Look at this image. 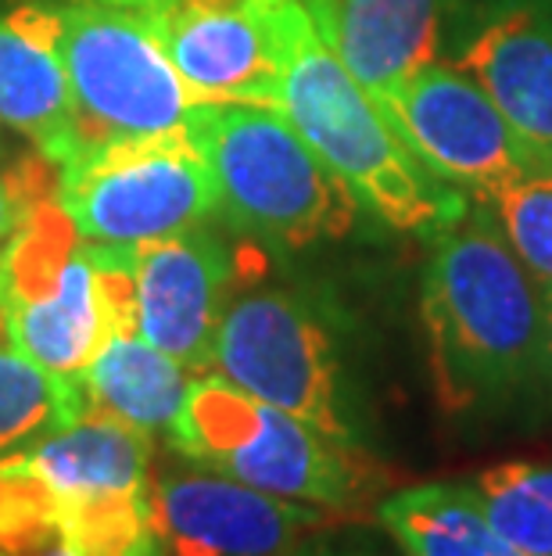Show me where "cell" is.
I'll list each match as a JSON object with an SVG mask.
<instances>
[{"instance_id":"6da1fadb","label":"cell","mask_w":552,"mask_h":556,"mask_svg":"<svg viewBox=\"0 0 552 556\" xmlns=\"http://www.w3.org/2000/svg\"><path fill=\"white\" fill-rule=\"evenodd\" d=\"M420 313L449 413L506 402L545 374L549 299L488 212L466 208L431 238Z\"/></svg>"},{"instance_id":"7a4b0ae2","label":"cell","mask_w":552,"mask_h":556,"mask_svg":"<svg viewBox=\"0 0 552 556\" xmlns=\"http://www.w3.org/2000/svg\"><path fill=\"white\" fill-rule=\"evenodd\" d=\"M280 47L284 68L277 109L326 169L359 198V205H367L391 230L427 238L466 216L470 205L460 187L434 176L409 151L377 101L320 37L301 0H284Z\"/></svg>"},{"instance_id":"3957f363","label":"cell","mask_w":552,"mask_h":556,"mask_svg":"<svg viewBox=\"0 0 552 556\" xmlns=\"http://www.w3.org/2000/svg\"><path fill=\"white\" fill-rule=\"evenodd\" d=\"M191 137L213 169L219 212L280 248H305L351 230L359 198L269 104H197Z\"/></svg>"},{"instance_id":"277c9868","label":"cell","mask_w":552,"mask_h":556,"mask_svg":"<svg viewBox=\"0 0 552 556\" xmlns=\"http://www.w3.org/2000/svg\"><path fill=\"white\" fill-rule=\"evenodd\" d=\"M169 445L191 464L323 510H351L373 484L359 445L316 431L216 370L194 377Z\"/></svg>"},{"instance_id":"5b68a950","label":"cell","mask_w":552,"mask_h":556,"mask_svg":"<svg viewBox=\"0 0 552 556\" xmlns=\"http://www.w3.org/2000/svg\"><path fill=\"white\" fill-rule=\"evenodd\" d=\"M62 65L73 90L79 151L108 140L183 134L197 98L140 8L62 0Z\"/></svg>"},{"instance_id":"8992f818","label":"cell","mask_w":552,"mask_h":556,"mask_svg":"<svg viewBox=\"0 0 552 556\" xmlns=\"http://www.w3.org/2000/svg\"><path fill=\"white\" fill-rule=\"evenodd\" d=\"M213 370L316 431L359 445L334 330L301 294L280 288L233 294L216 334Z\"/></svg>"},{"instance_id":"52a82bcc","label":"cell","mask_w":552,"mask_h":556,"mask_svg":"<svg viewBox=\"0 0 552 556\" xmlns=\"http://www.w3.org/2000/svg\"><path fill=\"white\" fill-rule=\"evenodd\" d=\"M62 208L87 241L144 244L202 227L219 212L213 169L191 137H129L62 165Z\"/></svg>"},{"instance_id":"ba28073f","label":"cell","mask_w":552,"mask_h":556,"mask_svg":"<svg viewBox=\"0 0 552 556\" xmlns=\"http://www.w3.org/2000/svg\"><path fill=\"white\" fill-rule=\"evenodd\" d=\"M381 112L434 176L485 201L538 169L506 115L460 65H424L387 93Z\"/></svg>"},{"instance_id":"9c48e42d","label":"cell","mask_w":552,"mask_h":556,"mask_svg":"<svg viewBox=\"0 0 552 556\" xmlns=\"http://www.w3.org/2000/svg\"><path fill=\"white\" fill-rule=\"evenodd\" d=\"M326 514L191 459L151 478V525L162 556H291L309 531L326 525Z\"/></svg>"},{"instance_id":"30bf717a","label":"cell","mask_w":552,"mask_h":556,"mask_svg":"<svg viewBox=\"0 0 552 556\" xmlns=\"http://www.w3.org/2000/svg\"><path fill=\"white\" fill-rule=\"evenodd\" d=\"M140 11L197 104L277 109L284 0H158Z\"/></svg>"},{"instance_id":"8fae6325","label":"cell","mask_w":552,"mask_h":556,"mask_svg":"<svg viewBox=\"0 0 552 556\" xmlns=\"http://www.w3.org/2000/svg\"><path fill=\"white\" fill-rule=\"evenodd\" d=\"M137 283V327L151 345L213 374L216 334L233 299V252L219 233L194 227L172 238L129 244Z\"/></svg>"},{"instance_id":"7c38bea8","label":"cell","mask_w":552,"mask_h":556,"mask_svg":"<svg viewBox=\"0 0 552 556\" xmlns=\"http://www.w3.org/2000/svg\"><path fill=\"white\" fill-rule=\"evenodd\" d=\"M57 37V0H26L0 11V123L29 137L62 169L79 151V129Z\"/></svg>"},{"instance_id":"4fadbf2b","label":"cell","mask_w":552,"mask_h":556,"mask_svg":"<svg viewBox=\"0 0 552 556\" xmlns=\"http://www.w3.org/2000/svg\"><path fill=\"white\" fill-rule=\"evenodd\" d=\"M320 37L377 101L438 62L441 22L452 0H301Z\"/></svg>"},{"instance_id":"5bb4252c","label":"cell","mask_w":552,"mask_h":556,"mask_svg":"<svg viewBox=\"0 0 552 556\" xmlns=\"http://www.w3.org/2000/svg\"><path fill=\"white\" fill-rule=\"evenodd\" d=\"M538 169H552V15L538 4H513L477 29L460 54Z\"/></svg>"},{"instance_id":"9a60e30c","label":"cell","mask_w":552,"mask_h":556,"mask_svg":"<svg viewBox=\"0 0 552 556\" xmlns=\"http://www.w3.org/2000/svg\"><path fill=\"white\" fill-rule=\"evenodd\" d=\"M22 456L57 492L65 517L151 500V434L108 413L90 409Z\"/></svg>"},{"instance_id":"2e32d148","label":"cell","mask_w":552,"mask_h":556,"mask_svg":"<svg viewBox=\"0 0 552 556\" xmlns=\"http://www.w3.org/2000/svg\"><path fill=\"white\" fill-rule=\"evenodd\" d=\"M4 319L11 349L62 381H84L90 363L115 338V313L93 244L84 241L76 248L47 299L8 309Z\"/></svg>"},{"instance_id":"e0dca14e","label":"cell","mask_w":552,"mask_h":556,"mask_svg":"<svg viewBox=\"0 0 552 556\" xmlns=\"http://www.w3.org/2000/svg\"><path fill=\"white\" fill-rule=\"evenodd\" d=\"M191 366L155 349L144 334H115L84 374L90 409L147 434H169L194 384Z\"/></svg>"},{"instance_id":"ac0fdd59","label":"cell","mask_w":552,"mask_h":556,"mask_svg":"<svg viewBox=\"0 0 552 556\" xmlns=\"http://www.w3.org/2000/svg\"><path fill=\"white\" fill-rule=\"evenodd\" d=\"M406 556H531L491 525L470 481H427L377 506Z\"/></svg>"},{"instance_id":"d6986e66","label":"cell","mask_w":552,"mask_h":556,"mask_svg":"<svg viewBox=\"0 0 552 556\" xmlns=\"http://www.w3.org/2000/svg\"><path fill=\"white\" fill-rule=\"evenodd\" d=\"M87 413L84 381H62L11 345H0V459L43 442Z\"/></svg>"},{"instance_id":"ffe728a7","label":"cell","mask_w":552,"mask_h":556,"mask_svg":"<svg viewBox=\"0 0 552 556\" xmlns=\"http://www.w3.org/2000/svg\"><path fill=\"white\" fill-rule=\"evenodd\" d=\"M502 535L531 556H552V464L488 467L470 481Z\"/></svg>"},{"instance_id":"44dd1931","label":"cell","mask_w":552,"mask_h":556,"mask_svg":"<svg viewBox=\"0 0 552 556\" xmlns=\"http://www.w3.org/2000/svg\"><path fill=\"white\" fill-rule=\"evenodd\" d=\"M65 549L57 492L26 456L0 459V556H51Z\"/></svg>"},{"instance_id":"7402d4cb","label":"cell","mask_w":552,"mask_h":556,"mask_svg":"<svg viewBox=\"0 0 552 556\" xmlns=\"http://www.w3.org/2000/svg\"><path fill=\"white\" fill-rule=\"evenodd\" d=\"M516 258L552 299V169H531L488 198Z\"/></svg>"},{"instance_id":"603a6c76","label":"cell","mask_w":552,"mask_h":556,"mask_svg":"<svg viewBox=\"0 0 552 556\" xmlns=\"http://www.w3.org/2000/svg\"><path fill=\"white\" fill-rule=\"evenodd\" d=\"M18 219H22L18 198H15V191H11V184H8V180H0V248H4L11 233H15Z\"/></svg>"},{"instance_id":"cb8c5ba5","label":"cell","mask_w":552,"mask_h":556,"mask_svg":"<svg viewBox=\"0 0 552 556\" xmlns=\"http://www.w3.org/2000/svg\"><path fill=\"white\" fill-rule=\"evenodd\" d=\"M291 556H356V553H337V549H295Z\"/></svg>"},{"instance_id":"d4e9b609","label":"cell","mask_w":552,"mask_h":556,"mask_svg":"<svg viewBox=\"0 0 552 556\" xmlns=\"http://www.w3.org/2000/svg\"><path fill=\"white\" fill-rule=\"evenodd\" d=\"M545 374L552 377V299H549V345H545Z\"/></svg>"},{"instance_id":"484cf974","label":"cell","mask_w":552,"mask_h":556,"mask_svg":"<svg viewBox=\"0 0 552 556\" xmlns=\"http://www.w3.org/2000/svg\"><path fill=\"white\" fill-rule=\"evenodd\" d=\"M101 4H123V8H151L158 0H101Z\"/></svg>"},{"instance_id":"4316f807","label":"cell","mask_w":552,"mask_h":556,"mask_svg":"<svg viewBox=\"0 0 552 556\" xmlns=\"http://www.w3.org/2000/svg\"><path fill=\"white\" fill-rule=\"evenodd\" d=\"M51 556H73V553H68V549H57V553H51Z\"/></svg>"}]
</instances>
